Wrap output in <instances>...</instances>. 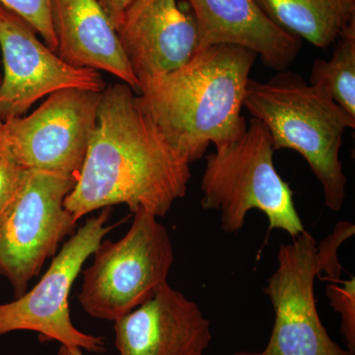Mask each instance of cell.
<instances>
[{"label": "cell", "instance_id": "9c48e42d", "mask_svg": "<svg viewBox=\"0 0 355 355\" xmlns=\"http://www.w3.org/2000/svg\"><path fill=\"white\" fill-rule=\"evenodd\" d=\"M317 243L307 231L279 248L277 268L265 293L275 324L263 355H352L331 340L318 314Z\"/></svg>", "mask_w": 355, "mask_h": 355}, {"label": "cell", "instance_id": "52a82bcc", "mask_svg": "<svg viewBox=\"0 0 355 355\" xmlns=\"http://www.w3.org/2000/svg\"><path fill=\"white\" fill-rule=\"evenodd\" d=\"M111 209H102L70 236L31 291L11 302L0 304V336L34 331L42 342L55 340L90 352L106 350L104 338L83 333L72 323L69 297L84 263L114 227L107 225Z\"/></svg>", "mask_w": 355, "mask_h": 355}, {"label": "cell", "instance_id": "603a6c76", "mask_svg": "<svg viewBox=\"0 0 355 355\" xmlns=\"http://www.w3.org/2000/svg\"><path fill=\"white\" fill-rule=\"evenodd\" d=\"M230 355H263V352H236L234 354Z\"/></svg>", "mask_w": 355, "mask_h": 355}, {"label": "cell", "instance_id": "4fadbf2b", "mask_svg": "<svg viewBox=\"0 0 355 355\" xmlns=\"http://www.w3.org/2000/svg\"><path fill=\"white\" fill-rule=\"evenodd\" d=\"M188 1L197 26V51L234 44L254 51L263 64L279 71L298 55L301 39L275 24L256 0Z\"/></svg>", "mask_w": 355, "mask_h": 355}, {"label": "cell", "instance_id": "9a60e30c", "mask_svg": "<svg viewBox=\"0 0 355 355\" xmlns=\"http://www.w3.org/2000/svg\"><path fill=\"white\" fill-rule=\"evenodd\" d=\"M282 29L320 49L336 43L355 20V0H256Z\"/></svg>", "mask_w": 355, "mask_h": 355}, {"label": "cell", "instance_id": "7a4b0ae2", "mask_svg": "<svg viewBox=\"0 0 355 355\" xmlns=\"http://www.w3.org/2000/svg\"><path fill=\"white\" fill-rule=\"evenodd\" d=\"M258 55L234 44L198 51L178 69L140 84L139 104L189 163L237 139L250 72Z\"/></svg>", "mask_w": 355, "mask_h": 355}, {"label": "cell", "instance_id": "277c9868", "mask_svg": "<svg viewBox=\"0 0 355 355\" xmlns=\"http://www.w3.org/2000/svg\"><path fill=\"white\" fill-rule=\"evenodd\" d=\"M273 153L268 128L252 118L241 135L207 156L202 207L220 214L224 232L241 230L252 209L266 214L270 230L286 231L292 238L304 232L293 193L275 169Z\"/></svg>", "mask_w": 355, "mask_h": 355}, {"label": "cell", "instance_id": "2e32d148", "mask_svg": "<svg viewBox=\"0 0 355 355\" xmlns=\"http://www.w3.org/2000/svg\"><path fill=\"white\" fill-rule=\"evenodd\" d=\"M310 84L324 89L355 118V20L338 39L330 60H316L311 69Z\"/></svg>", "mask_w": 355, "mask_h": 355}, {"label": "cell", "instance_id": "ba28073f", "mask_svg": "<svg viewBox=\"0 0 355 355\" xmlns=\"http://www.w3.org/2000/svg\"><path fill=\"white\" fill-rule=\"evenodd\" d=\"M101 93L62 89L48 96L32 114L4 121L23 165L78 179L97 123Z\"/></svg>", "mask_w": 355, "mask_h": 355}, {"label": "cell", "instance_id": "30bf717a", "mask_svg": "<svg viewBox=\"0 0 355 355\" xmlns=\"http://www.w3.org/2000/svg\"><path fill=\"white\" fill-rule=\"evenodd\" d=\"M0 48L4 74L0 81V120L22 116L42 98L62 89L101 93L99 71L77 69L42 43L32 26L0 4Z\"/></svg>", "mask_w": 355, "mask_h": 355}, {"label": "cell", "instance_id": "6da1fadb", "mask_svg": "<svg viewBox=\"0 0 355 355\" xmlns=\"http://www.w3.org/2000/svg\"><path fill=\"white\" fill-rule=\"evenodd\" d=\"M135 93L123 83L101 93L80 174L64 200L77 222L116 205L159 218L186 196L190 163L165 139Z\"/></svg>", "mask_w": 355, "mask_h": 355}, {"label": "cell", "instance_id": "ac0fdd59", "mask_svg": "<svg viewBox=\"0 0 355 355\" xmlns=\"http://www.w3.org/2000/svg\"><path fill=\"white\" fill-rule=\"evenodd\" d=\"M327 296L331 307L340 316V333L347 350L355 352V279L331 282L327 286Z\"/></svg>", "mask_w": 355, "mask_h": 355}, {"label": "cell", "instance_id": "44dd1931", "mask_svg": "<svg viewBox=\"0 0 355 355\" xmlns=\"http://www.w3.org/2000/svg\"><path fill=\"white\" fill-rule=\"evenodd\" d=\"M98 1L108 15L116 31L123 19V13L132 0H98Z\"/></svg>", "mask_w": 355, "mask_h": 355}, {"label": "cell", "instance_id": "5bb4252c", "mask_svg": "<svg viewBox=\"0 0 355 355\" xmlns=\"http://www.w3.org/2000/svg\"><path fill=\"white\" fill-rule=\"evenodd\" d=\"M57 55L77 69L102 70L139 92L118 33L98 0H51Z\"/></svg>", "mask_w": 355, "mask_h": 355}, {"label": "cell", "instance_id": "ffe728a7", "mask_svg": "<svg viewBox=\"0 0 355 355\" xmlns=\"http://www.w3.org/2000/svg\"><path fill=\"white\" fill-rule=\"evenodd\" d=\"M354 224L349 221L338 222L333 233L324 238L321 244L317 245V263L319 275H327L326 279L330 282H338L342 277L343 268L338 261V248L343 242L354 235Z\"/></svg>", "mask_w": 355, "mask_h": 355}, {"label": "cell", "instance_id": "5b68a950", "mask_svg": "<svg viewBox=\"0 0 355 355\" xmlns=\"http://www.w3.org/2000/svg\"><path fill=\"white\" fill-rule=\"evenodd\" d=\"M83 272L78 300L94 319L116 322L149 300L168 282L175 261L169 231L144 209L119 241H102Z\"/></svg>", "mask_w": 355, "mask_h": 355}, {"label": "cell", "instance_id": "3957f363", "mask_svg": "<svg viewBox=\"0 0 355 355\" xmlns=\"http://www.w3.org/2000/svg\"><path fill=\"white\" fill-rule=\"evenodd\" d=\"M244 107L268 128L273 150L292 149L303 156L323 187L326 207L340 211L347 183L340 151L345 130L355 128V118L324 89L288 70L266 83L250 78Z\"/></svg>", "mask_w": 355, "mask_h": 355}, {"label": "cell", "instance_id": "8fae6325", "mask_svg": "<svg viewBox=\"0 0 355 355\" xmlns=\"http://www.w3.org/2000/svg\"><path fill=\"white\" fill-rule=\"evenodd\" d=\"M114 323L120 355H205L212 340L197 303L168 282Z\"/></svg>", "mask_w": 355, "mask_h": 355}, {"label": "cell", "instance_id": "d6986e66", "mask_svg": "<svg viewBox=\"0 0 355 355\" xmlns=\"http://www.w3.org/2000/svg\"><path fill=\"white\" fill-rule=\"evenodd\" d=\"M0 4L32 26L44 44L57 53V39L51 22V0H0Z\"/></svg>", "mask_w": 355, "mask_h": 355}, {"label": "cell", "instance_id": "8992f818", "mask_svg": "<svg viewBox=\"0 0 355 355\" xmlns=\"http://www.w3.org/2000/svg\"><path fill=\"white\" fill-rule=\"evenodd\" d=\"M76 178L28 169L19 191L0 218V275L20 297L77 221L64 200Z\"/></svg>", "mask_w": 355, "mask_h": 355}, {"label": "cell", "instance_id": "7c38bea8", "mask_svg": "<svg viewBox=\"0 0 355 355\" xmlns=\"http://www.w3.org/2000/svg\"><path fill=\"white\" fill-rule=\"evenodd\" d=\"M116 33L139 87L182 67L198 51L195 19L177 0H132Z\"/></svg>", "mask_w": 355, "mask_h": 355}, {"label": "cell", "instance_id": "e0dca14e", "mask_svg": "<svg viewBox=\"0 0 355 355\" xmlns=\"http://www.w3.org/2000/svg\"><path fill=\"white\" fill-rule=\"evenodd\" d=\"M27 171L14 151L4 121L0 120V218L19 191Z\"/></svg>", "mask_w": 355, "mask_h": 355}, {"label": "cell", "instance_id": "7402d4cb", "mask_svg": "<svg viewBox=\"0 0 355 355\" xmlns=\"http://www.w3.org/2000/svg\"><path fill=\"white\" fill-rule=\"evenodd\" d=\"M55 355H84L83 349L78 347H67V345H60V349L58 350Z\"/></svg>", "mask_w": 355, "mask_h": 355}]
</instances>
